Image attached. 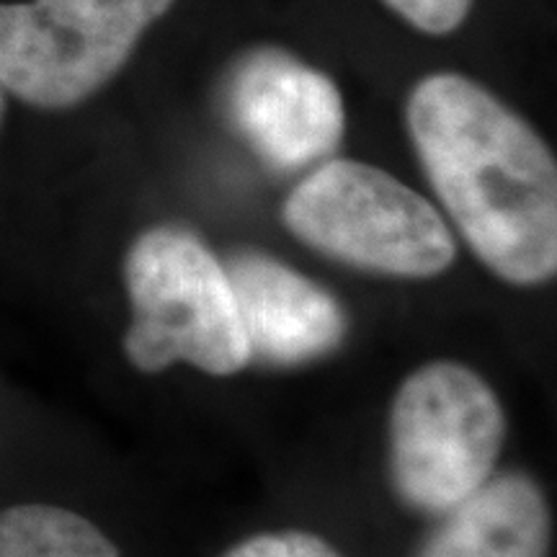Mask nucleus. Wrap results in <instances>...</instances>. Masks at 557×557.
Returning <instances> with one entry per match:
<instances>
[{
	"label": "nucleus",
	"instance_id": "obj_1",
	"mask_svg": "<svg viewBox=\"0 0 557 557\" xmlns=\"http://www.w3.org/2000/svg\"><path fill=\"white\" fill-rule=\"evenodd\" d=\"M406 124L423 176L483 267L513 287L557 271V165L532 124L468 75L416 83Z\"/></svg>",
	"mask_w": 557,
	"mask_h": 557
},
{
	"label": "nucleus",
	"instance_id": "obj_2",
	"mask_svg": "<svg viewBox=\"0 0 557 557\" xmlns=\"http://www.w3.org/2000/svg\"><path fill=\"white\" fill-rule=\"evenodd\" d=\"M129 329L124 354L145 374L189 364L233 377L250 364L238 299L225 261L194 230L156 225L124 256Z\"/></svg>",
	"mask_w": 557,
	"mask_h": 557
},
{
	"label": "nucleus",
	"instance_id": "obj_3",
	"mask_svg": "<svg viewBox=\"0 0 557 557\" xmlns=\"http://www.w3.org/2000/svg\"><path fill=\"white\" fill-rule=\"evenodd\" d=\"M295 238L364 274L434 278L457 261V240L442 212L377 165L329 158L282 205Z\"/></svg>",
	"mask_w": 557,
	"mask_h": 557
},
{
	"label": "nucleus",
	"instance_id": "obj_4",
	"mask_svg": "<svg viewBox=\"0 0 557 557\" xmlns=\"http://www.w3.org/2000/svg\"><path fill=\"white\" fill-rule=\"evenodd\" d=\"M506 434V410L483 374L455 359L429 361L389 406V485L403 506L438 517L498 470Z\"/></svg>",
	"mask_w": 557,
	"mask_h": 557
},
{
	"label": "nucleus",
	"instance_id": "obj_5",
	"mask_svg": "<svg viewBox=\"0 0 557 557\" xmlns=\"http://www.w3.org/2000/svg\"><path fill=\"white\" fill-rule=\"evenodd\" d=\"M173 0L0 3V86L34 109H73L107 86Z\"/></svg>",
	"mask_w": 557,
	"mask_h": 557
},
{
	"label": "nucleus",
	"instance_id": "obj_6",
	"mask_svg": "<svg viewBox=\"0 0 557 557\" xmlns=\"http://www.w3.org/2000/svg\"><path fill=\"white\" fill-rule=\"evenodd\" d=\"M225 114L256 158L282 173L329 160L346 129L336 83L276 47L238 60L225 83Z\"/></svg>",
	"mask_w": 557,
	"mask_h": 557
},
{
	"label": "nucleus",
	"instance_id": "obj_7",
	"mask_svg": "<svg viewBox=\"0 0 557 557\" xmlns=\"http://www.w3.org/2000/svg\"><path fill=\"white\" fill-rule=\"evenodd\" d=\"M250 361L292 369L329 359L348 336V312L323 284L289 263L243 250L225 261Z\"/></svg>",
	"mask_w": 557,
	"mask_h": 557
},
{
	"label": "nucleus",
	"instance_id": "obj_8",
	"mask_svg": "<svg viewBox=\"0 0 557 557\" xmlns=\"http://www.w3.org/2000/svg\"><path fill=\"white\" fill-rule=\"evenodd\" d=\"M553 521L537 480L493 472L475 493L438 513L413 557H549Z\"/></svg>",
	"mask_w": 557,
	"mask_h": 557
},
{
	"label": "nucleus",
	"instance_id": "obj_9",
	"mask_svg": "<svg viewBox=\"0 0 557 557\" xmlns=\"http://www.w3.org/2000/svg\"><path fill=\"white\" fill-rule=\"evenodd\" d=\"M0 557H122L94 521L62 506L18 504L0 511Z\"/></svg>",
	"mask_w": 557,
	"mask_h": 557
},
{
	"label": "nucleus",
	"instance_id": "obj_10",
	"mask_svg": "<svg viewBox=\"0 0 557 557\" xmlns=\"http://www.w3.org/2000/svg\"><path fill=\"white\" fill-rule=\"evenodd\" d=\"M220 557H344L329 540L305 529L261 532L238 542Z\"/></svg>",
	"mask_w": 557,
	"mask_h": 557
},
{
	"label": "nucleus",
	"instance_id": "obj_11",
	"mask_svg": "<svg viewBox=\"0 0 557 557\" xmlns=\"http://www.w3.org/2000/svg\"><path fill=\"white\" fill-rule=\"evenodd\" d=\"M385 3L418 32L442 37L462 26L472 0H385Z\"/></svg>",
	"mask_w": 557,
	"mask_h": 557
},
{
	"label": "nucleus",
	"instance_id": "obj_12",
	"mask_svg": "<svg viewBox=\"0 0 557 557\" xmlns=\"http://www.w3.org/2000/svg\"><path fill=\"white\" fill-rule=\"evenodd\" d=\"M3 107H5V101H3V86H0V122H3Z\"/></svg>",
	"mask_w": 557,
	"mask_h": 557
}]
</instances>
